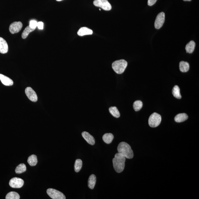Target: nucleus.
<instances>
[{"label": "nucleus", "instance_id": "6e6552de", "mask_svg": "<svg viewBox=\"0 0 199 199\" xmlns=\"http://www.w3.org/2000/svg\"><path fill=\"white\" fill-rule=\"evenodd\" d=\"M24 182L21 178L14 177L12 178L9 181V185L13 188H21L24 185Z\"/></svg>", "mask_w": 199, "mask_h": 199}, {"label": "nucleus", "instance_id": "2eb2a0df", "mask_svg": "<svg viewBox=\"0 0 199 199\" xmlns=\"http://www.w3.org/2000/svg\"><path fill=\"white\" fill-rule=\"evenodd\" d=\"M96 182V175H90L88 181V187L91 189H94Z\"/></svg>", "mask_w": 199, "mask_h": 199}, {"label": "nucleus", "instance_id": "1a4fd4ad", "mask_svg": "<svg viewBox=\"0 0 199 199\" xmlns=\"http://www.w3.org/2000/svg\"><path fill=\"white\" fill-rule=\"evenodd\" d=\"M25 93L30 101L36 102L38 100V97L36 93L30 87H27L25 89Z\"/></svg>", "mask_w": 199, "mask_h": 199}, {"label": "nucleus", "instance_id": "a878e982", "mask_svg": "<svg viewBox=\"0 0 199 199\" xmlns=\"http://www.w3.org/2000/svg\"><path fill=\"white\" fill-rule=\"evenodd\" d=\"M20 195L15 192H10L7 194L6 197V199H19Z\"/></svg>", "mask_w": 199, "mask_h": 199}, {"label": "nucleus", "instance_id": "f257e3e1", "mask_svg": "<svg viewBox=\"0 0 199 199\" xmlns=\"http://www.w3.org/2000/svg\"><path fill=\"white\" fill-rule=\"evenodd\" d=\"M126 158L120 153L118 152L115 154L113 159L114 168L118 173H120L124 170L125 166Z\"/></svg>", "mask_w": 199, "mask_h": 199}, {"label": "nucleus", "instance_id": "4be33fe9", "mask_svg": "<svg viewBox=\"0 0 199 199\" xmlns=\"http://www.w3.org/2000/svg\"><path fill=\"white\" fill-rule=\"evenodd\" d=\"M172 94L174 97L178 99H181V96L180 92V89L178 85H175L172 90Z\"/></svg>", "mask_w": 199, "mask_h": 199}, {"label": "nucleus", "instance_id": "9b49d317", "mask_svg": "<svg viewBox=\"0 0 199 199\" xmlns=\"http://www.w3.org/2000/svg\"><path fill=\"white\" fill-rule=\"evenodd\" d=\"M82 135L84 139L86 141L88 144H91V145H93L95 144V139H94L93 136L91 135L89 133L84 131V132H82Z\"/></svg>", "mask_w": 199, "mask_h": 199}, {"label": "nucleus", "instance_id": "2f4dec72", "mask_svg": "<svg viewBox=\"0 0 199 199\" xmlns=\"http://www.w3.org/2000/svg\"><path fill=\"white\" fill-rule=\"evenodd\" d=\"M57 1H63V0H56Z\"/></svg>", "mask_w": 199, "mask_h": 199}, {"label": "nucleus", "instance_id": "4468645a", "mask_svg": "<svg viewBox=\"0 0 199 199\" xmlns=\"http://www.w3.org/2000/svg\"><path fill=\"white\" fill-rule=\"evenodd\" d=\"M93 33V31L91 29L86 27H83L78 30V34L79 36H83L85 35H91Z\"/></svg>", "mask_w": 199, "mask_h": 199}, {"label": "nucleus", "instance_id": "c85d7f7f", "mask_svg": "<svg viewBox=\"0 0 199 199\" xmlns=\"http://www.w3.org/2000/svg\"><path fill=\"white\" fill-rule=\"evenodd\" d=\"M38 29H42L44 28V23L42 22H38L37 26Z\"/></svg>", "mask_w": 199, "mask_h": 199}, {"label": "nucleus", "instance_id": "cd10ccee", "mask_svg": "<svg viewBox=\"0 0 199 199\" xmlns=\"http://www.w3.org/2000/svg\"><path fill=\"white\" fill-rule=\"evenodd\" d=\"M38 22L36 20H31L29 22V26L32 29H36L37 26Z\"/></svg>", "mask_w": 199, "mask_h": 199}, {"label": "nucleus", "instance_id": "0eeeda50", "mask_svg": "<svg viewBox=\"0 0 199 199\" xmlns=\"http://www.w3.org/2000/svg\"><path fill=\"white\" fill-rule=\"evenodd\" d=\"M165 21V14L163 12L159 13L156 17L154 23V27L156 29H159L163 26Z\"/></svg>", "mask_w": 199, "mask_h": 199}, {"label": "nucleus", "instance_id": "6ab92c4d", "mask_svg": "<svg viewBox=\"0 0 199 199\" xmlns=\"http://www.w3.org/2000/svg\"><path fill=\"white\" fill-rule=\"evenodd\" d=\"M103 140L106 144H109L112 142L114 139V136L111 133H106L103 135Z\"/></svg>", "mask_w": 199, "mask_h": 199}, {"label": "nucleus", "instance_id": "a211bd4d", "mask_svg": "<svg viewBox=\"0 0 199 199\" xmlns=\"http://www.w3.org/2000/svg\"><path fill=\"white\" fill-rule=\"evenodd\" d=\"M179 68L181 72H186L189 70V64L187 62L181 61L180 63Z\"/></svg>", "mask_w": 199, "mask_h": 199}, {"label": "nucleus", "instance_id": "aec40b11", "mask_svg": "<svg viewBox=\"0 0 199 199\" xmlns=\"http://www.w3.org/2000/svg\"><path fill=\"white\" fill-rule=\"evenodd\" d=\"M27 162L30 166H35L37 163V156L34 154H32L29 156L28 158Z\"/></svg>", "mask_w": 199, "mask_h": 199}, {"label": "nucleus", "instance_id": "5701e85b", "mask_svg": "<svg viewBox=\"0 0 199 199\" xmlns=\"http://www.w3.org/2000/svg\"><path fill=\"white\" fill-rule=\"evenodd\" d=\"M35 29H32V28H31L29 26L25 28L24 30L23 31V32H22V38L23 39H26L28 37V35H29V34L30 32H33Z\"/></svg>", "mask_w": 199, "mask_h": 199}, {"label": "nucleus", "instance_id": "bb28decb", "mask_svg": "<svg viewBox=\"0 0 199 199\" xmlns=\"http://www.w3.org/2000/svg\"><path fill=\"white\" fill-rule=\"evenodd\" d=\"M143 106L142 102L140 100H137L134 102L133 104V107L134 110L136 111H139L142 108Z\"/></svg>", "mask_w": 199, "mask_h": 199}, {"label": "nucleus", "instance_id": "b1692460", "mask_svg": "<svg viewBox=\"0 0 199 199\" xmlns=\"http://www.w3.org/2000/svg\"><path fill=\"white\" fill-rule=\"evenodd\" d=\"M82 167V161L80 159H76L75 161L74 169L75 172H79L81 170Z\"/></svg>", "mask_w": 199, "mask_h": 199}, {"label": "nucleus", "instance_id": "ddd939ff", "mask_svg": "<svg viewBox=\"0 0 199 199\" xmlns=\"http://www.w3.org/2000/svg\"><path fill=\"white\" fill-rule=\"evenodd\" d=\"M0 80L6 86H11L13 84V81L11 79L1 74H0Z\"/></svg>", "mask_w": 199, "mask_h": 199}, {"label": "nucleus", "instance_id": "20e7f679", "mask_svg": "<svg viewBox=\"0 0 199 199\" xmlns=\"http://www.w3.org/2000/svg\"><path fill=\"white\" fill-rule=\"evenodd\" d=\"M162 117L160 114L154 113L150 115L149 119V124L152 128L156 127L160 124Z\"/></svg>", "mask_w": 199, "mask_h": 199}, {"label": "nucleus", "instance_id": "f03ea898", "mask_svg": "<svg viewBox=\"0 0 199 199\" xmlns=\"http://www.w3.org/2000/svg\"><path fill=\"white\" fill-rule=\"evenodd\" d=\"M118 152L123 155L126 158L132 159L134 157L133 152L130 146L126 142H121L119 144L117 147Z\"/></svg>", "mask_w": 199, "mask_h": 199}, {"label": "nucleus", "instance_id": "39448f33", "mask_svg": "<svg viewBox=\"0 0 199 199\" xmlns=\"http://www.w3.org/2000/svg\"><path fill=\"white\" fill-rule=\"evenodd\" d=\"M47 192L48 195L53 199H65L66 197L61 192L52 188H49Z\"/></svg>", "mask_w": 199, "mask_h": 199}, {"label": "nucleus", "instance_id": "f3484780", "mask_svg": "<svg viewBox=\"0 0 199 199\" xmlns=\"http://www.w3.org/2000/svg\"><path fill=\"white\" fill-rule=\"evenodd\" d=\"M195 47V43L194 41H191L187 44L185 47V50L187 52L191 54L194 52Z\"/></svg>", "mask_w": 199, "mask_h": 199}, {"label": "nucleus", "instance_id": "412c9836", "mask_svg": "<svg viewBox=\"0 0 199 199\" xmlns=\"http://www.w3.org/2000/svg\"><path fill=\"white\" fill-rule=\"evenodd\" d=\"M109 112L114 117L118 118L120 116V113L116 107H111L109 108Z\"/></svg>", "mask_w": 199, "mask_h": 199}, {"label": "nucleus", "instance_id": "7ed1b4c3", "mask_svg": "<svg viewBox=\"0 0 199 199\" xmlns=\"http://www.w3.org/2000/svg\"><path fill=\"white\" fill-rule=\"evenodd\" d=\"M127 65L128 63L126 60H121L114 62L112 63V66L113 70L116 73L120 74L124 72Z\"/></svg>", "mask_w": 199, "mask_h": 199}, {"label": "nucleus", "instance_id": "9d476101", "mask_svg": "<svg viewBox=\"0 0 199 199\" xmlns=\"http://www.w3.org/2000/svg\"><path fill=\"white\" fill-rule=\"evenodd\" d=\"M23 24L21 22H13L9 26L10 32L12 34L17 33L21 30Z\"/></svg>", "mask_w": 199, "mask_h": 199}, {"label": "nucleus", "instance_id": "dca6fc26", "mask_svg": "<svg viewBox=\"0 0 199 199\" xmlns=\"http://www.w3.org/2000/svg\"><path fill=\"white\" fill-rule=\"evenodd\" d=\"M188 119V116L185 113L179 114L175 116V120L177 122H181L184 121Z\"/></svg>", "mask_w": 199, "mask_h": 199}, {"label": "nucleus", "instance_id": "393cba45", "mask_svg": "<svg viewBox=\"0 0 199 199\" xmlns=\"http://www.w3.org/2000/svg\"><path fill=\"white\" fill-rule=\"evenodd\" d=\"M26 165L23 163L20 164L16 167L15 170L16 173L20 174L26 172Z\"/></svg>", "mask_w": 199, "mask_h": 199}, {"label": "nucleus", "instance_id": "f8f14e48", "mask_svg": "<svg viewBox=\"0 0 199 199\" xmlns=\"http://www.w3.org/2000/svg\"><path fill=\"white\" fill-rule=\"evenodd\" d=\"M8 51V46L6 41L4 38L0 37V53L6 54Z\"/></svg>", "mask_w": 199, "mask_h": 199}, {"label": "nucleus", "instance_id": "7c9ffc66", "mask_svg": "<svg viewBox=\"0 0 199 199\" xmlns=\"http://www.w3.org/2000/svg\"><path fill=\"white\" fill-rule=\"evenodd\" d=\"M184 1H191L192 0H183Z\"/></svg>", "mask_w": 199, "mask_h": 199}, {"label": "nucleus", "instance_id": "423d86ee", "mask_svg": "<svg viewBox=\"0 0 199 199\" xmlns=\"http://www.w3.org/2000/svg\"><path fill=\"white\" fill-rule=\"evenodd\" d=\"M93 4L96 6L101 7L106 11L110 10L112 8L111 5L107 0H94Z\"/></svg>", "mask_w": 199, "mask_h": 199}, {"label": "nucleus", "instance_id": "c756f323", "mask_svg": "<svg viewBox=\"0 0 199 199\" xmlns=\"http://www.w3.org/2000/svg\"><path fill=\"white\" fill-rule=\"evenodd\" d=\"M157 0H148L147 4L149 6H152L155 4Z\"/></svg>", "mask_w": 199, "mask_h": 199}]
</instances>
